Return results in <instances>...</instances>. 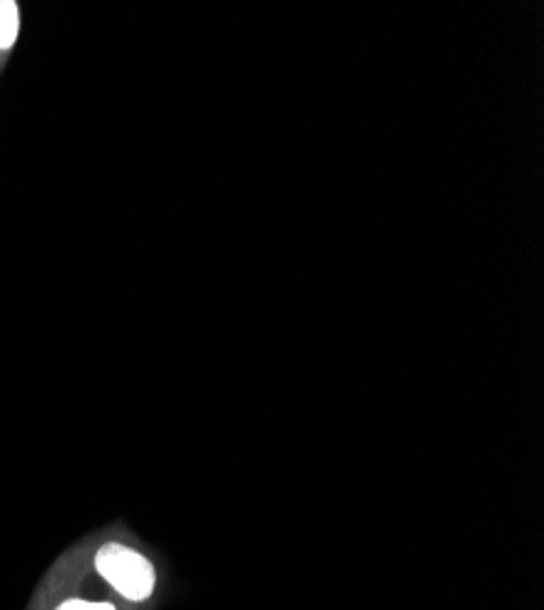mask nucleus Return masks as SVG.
<instances>
[{
	"label": "nucleus",
	"instance_id": "3",
	"mask_svg": "<svg viewBox=\"0 0 544 610\" xmlns=\"http://www.w3.org/2000/svg\"><path fill=\"white\" fill-rule=\"evenodd\" d=\"M56 610H115L108 603H86V601H66L64 606H59Z\"/></svg>",
	"mask_w": 544,
	"mask_h": 610
},
{
	"label": "nucleus",
	"instance_id": "1",
	"mask_svg": "<svg viewBox=\"0 0 544 610\" xmlns=\"http://www.w3.org/2000/svg\"><path fill=\"white\" fill-rule=\"evenodd\" d=\"M96 567L101 577L129 601H145L154 589V569L149 561L123 545H105L96 557Z\"/></svg>",
	"mask_w": 544,
	"mask_h": 610
},
{
	"label": "nucleus",
	"instance_id": "2",
	"mask_svg": "<svg viewBox=\"0 0 544 610\" xmlns=\"http://www.w3.org/2000/svg\"><path fill=\"white\" fill-rule=\"evenodd\" d=\"M18 30H20L18 3L6 0V3H0V50H10V46L15 44Z\"/></svg>",
	"mask_w": 544,
	"mask_h": 610
}]
</instances>
